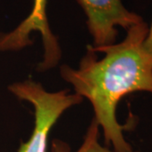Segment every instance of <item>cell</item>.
<instances>
[{
    "label": "cell",
    "mask_w": 152,
    "mask_h": 152,
    "mask_svg": "<svg viewBox=\"0 0 152 152\" xmlns=\"http://www.w3.org/2000/svg\"><path fill=\"white\" fill-rule=\"evenodd\" d=\"M47 4L48 0H34L31 14L13 31L0 34V52H12L31 46V35L35 31L40 33L44 48L43 59L38 64L40 71L54 68L62 54L58 38L50 29Z\"/></svg>",
    "instance_id": "3957f363"
},
{
    "label": "cell",
    "mask_w": 152,
    "mask_h": 152,
    "mask_svg": "<svg viewBox=\"0 0 152 152\" xmlns=\"http://www.w3.org/2000/svg\"><path fill=\"white\" fill-rule=\"evenodd\" d=\"M100 127L96 120L93 119L90 125L83 144L76 152H115L103 147L99 142ZM53 152H69V148L64 142L54 140L53 143Z\"/></svg>",
    "instance_id": "5b68a950"
},
{
    "label": "cell",
    "mask_w": 152,
    "mask_h": 152,
    "mask_svg": "<svg viewBox=\"0 0 152 152\" xmlns=\"http://www.w3.org/2000/svg\"><path fill=\"white\" fill-rule=\"evenodd\" d=\"M148 31L146 23L140 22L127 30L120 43L88 47L78 69L60 68L62 78L91 103L94 119L103 129L106 144H112L115 152H133L123 134L128 127L119 124L116 118L120 100L135 91L152 93V58L143 47Z\"/></svg>",
    "instance_id": "6da1fadb"
},
{
    "label": "cell",
    "mask_w": 152,
    "mask_h": 152,
    "mask_svg": "<svg viewBox=\"0 0 152 152\" xmlns=\"http://www.w3.org/2000/svg\"><path fill=\"white\" fill-rule=\"evenodd\" d=\"M9 91L20 100L30 102L35 110L32 134L28 141L21 144L18 152H47L50 132L58 118L83 100L76 93L69 94L68 90L49 92L31 80L14 83Z\"/></svg>",
    "instance_id": "7a4b0ae2"
},
{
    "label": "cell",
    "mask_w": 152,
    "mask_h": 152,
    "mask_svg": "<svg viewBox=\"0 0 152 152\" xmlns=\"http://www.w3.org/2000/svg\"><path fill=\"white\" fill-rule=\"evenodd\" d=\"M87 17V27L93 38V48L115 43L117 27L127 31L143 21L140 15L128 10L121 0H77Z\"/></svg>",
    "instance_id": "277c9868"
},
{
    "label": "cell",
    "mask_w": 152,
    "mask_h": 152,
    "mask_svg": "<svg viewBox=\"0 0 152 152\" xmlns=\"http://www.w3.org/2000/svg\"><path fill=\"white\" fill-rule=\"evenodd\" d=\"M143 47L147 54L152 58V24L151 28H149L148 34L143 43Z\"/></svg>",
    "instance_id": "8992f818"
}]
</instances>
